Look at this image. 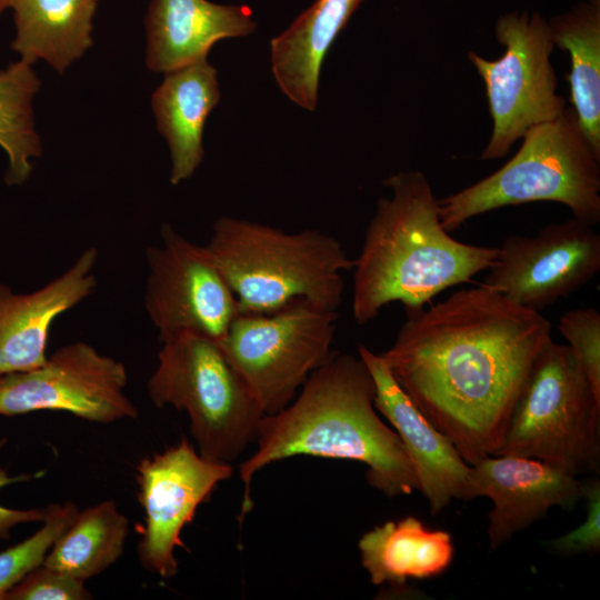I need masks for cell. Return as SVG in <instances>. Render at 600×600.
I'll list each match as a JSON object with an SVG mask.
<instances>
[{
	"label": "cell",
	"mask_w": 600,
	"mask_h": 600,
	"mask_svg": "<svg viewBox=\"0 0 600 600\" xmlns=\"http://www.w3.org/2000/svg\"><path fill=\"white\" fill-rule=\"evenodd\" d=\"M551 324L479 284L406 308L381 353L396 382L469 464L494 454Z\"/></svg>",
	"instance_id": "obj_1"
},
{
	"label": "cell",
	"mask_w": 600,
	"mask_h": 600,
	"mask_svg": "<svg viewBox=\"0 0 600 600\" xmlns=\"http://www.w3.org/2000/svg\"><path fill=\"white\" fill-rule=\"evenodd\" d=\"M374 392L372 376L360 357L333 352L286 408L264 414L258 424V448L239 467L244 484L240 518L253 506V476L294 456L364 463L369 486L388 498L419 491L401 439L377 413Z\"/></svg>",
	"instance_id": "obj_2"
},
{
	"label": "cell",
	"mask_w": 600,
	"mask_h": 600,
	"mask_svg": "<svg viewBox=\"0 0 600 600\" xmlns=\"http://www.w3.org/2000/svg\"><path fill=\"white\" fill-rule=\"evenodd\" d=\"M383 184L391 197L378 200L353 260L352 316L359 324L392 302L424 307L446 289L486 271L498 254V247L469 244L449 234L422 172L400 171Z\"/></svg>",
	"instance_id": "obj_3"
},
{
	"label": "cell",
	"mask_w": 600,
	"mask_h": 600,
	"mask_svg": "<svg viewBox=\"0 0 600 600\" xmlns=\"http://www.w3.org/2000/svg\"><path fill=\"white\" fill-rule=\"evenodd\" d=\"M203 247L242 313L271 312L298 299L337 310L344 291L342 272L353 268L333 236L314 229L287 233L232 217L213 222Z\"/></svg>",
	"instance_id": "obj_4"
},
{
	"label": "cell",
	"mask_w": 600,
	"mask_h": 600,
	"mask_svg": "<svg viewBox=\"0 0 600 600\" xmlns=\"http://www.w3.org/2000/svg\"><path fill=\"white\" fill-rule=\"evenodd\" d=\"M522 139L499 170L438 200L448 232L484 212L537 201L562 203L573 218L592 227L600 221V156L573 109L530 128Z\"/></svg>",
	"instance_id": "obj_5"
},
{
	"label": "cell",
	"mask_w": 600,
	"mask_h": 600,
	"mask_svg": "<svg viewBox=\"0 0 600 600\" xmlns=\"http://www.w3.org/2000/svg\"><path fill=\"white\" fill-rule=\"evenodd\" d=\"M543 461L574 476L600 471V398L569 344L552 338L533 362L494 456Z\"/></svg>",
	"instance_id": "obj_6"
},
{
	"label": "cell",
	"mask_w": 600,
	"mask_h": 600,
	"mask_svg": "<svg viewBox=\"0 0 600 600\" xmlns=\"http://www.w3.org/2000/svg\"><path fill=\"white\" fill-rule=\"evenodd\" d=\"M161 343L150 400L186 411L198 452L231 463L256 440L262 409L220 342L184 332Z\"/></svg>",
	"instance_id": "obj_7"
},
{
	"label": "cell",
	"mask_w": 600,
	"mask_h": 600,
	"mask_svg": "<svg viewBox=\"0 0 600 600\" xmlns=\"http://www.w3.org/2000/svg\"><path fill=\"white\" fill-rule=\"evenodd\" d=\"M337 319L304 299L233 319L221 344L264 414L286 408L331 357Z\"/></svg>",
	"instance_id": "obj_8"
},
{
	"label": "cell",
	"mask_w": 600,
	"mask_h": 600,
	"mask_svg": "<svg viewBox=\"0 0 600 600\" xmlns=\"http://www.w3.org/2000/svg\"><path fill=\"white\" fill-rule=\"evenodd\" d=\"M496 37L504 47L499 59L468 53L484 82L493 120L482 160L504 157L530 128L559 118L567 109L564 98L556 91L549 22L537 12L508 13L498 20Z\"/></svg>",
	"instance_id": "obj_9"
},
{
	"label": "cell",
	"mask_w": 600,
	"mask_h": 600,
	"mask_svg": "<svg viewBox=\"0 0 600 600\" xmlns=\"http://www.w3.org/2000/svg\"><path fill=\"white\" fill-rule=\"evenodd\" d=\"M159 246L147 248L144 308L160 342L180 333L222 343L239 313L234 293L221 271L199 246L169 223Z\"/></svg>",
	"instance_id": "obj_10"
},
{
	"label": "cell",
	"mask_w": 600,
	"mask_h": 600,
	"mask_svg": "<svg viewBox=\"0 0 600 600\" xmlns=\"http://www.w3.org/2000/svg\"><path fill=\"white\" fill-rule=\"evenodd\" d=\"M122 362L77 341L56 350L32 370L0 376V414L33 411L69 412L96 423L137 419L138 409L124 393Z\"/></svg>",
	"instance_id": "obj_11"
},
{
	"label": "cell",
	"mask_w": 600,
	"mask_h": 600,
	"mask_svg": "<svg viewBox=\"0 0 600 600\" xmlns=\"http://www.w3.org/2000/svg\"><path fill=\"white\" fill-rule=\"evenodd\" d=\"M599 270L600 236L572 217L534 236L506 238L481 284L540 312L586 286Z\"/></svg>",
	"instance_id": "obj_12"
},
{
	"label": "cell",
	"mask_w": 600,
	"mask_h": 600,
	"mask_svg": "<svg viewBox=\"0 0 600 600\" xmlns=\"http://www.w3.org/2000/svg\"><path fill=\"white\" fill-rule=\"evenodd\" d=\"M231 463L202 457L188 439L144 458L137 467L138 500L143 510L138 557L142 567L162 579L178 571L181 532L217 484L232 476Z\"/></svg>",
	"instance_id": "obj_13"
},
{
	"label": "cell",
	"mask_w": 600,
	"mask_h": 600,
	"mask_svg": "<svg viewBox=\"0 0 600 600\" xmlns=\"http://www.w3.org/2000/svg\"><path fill=\"white\" fill-rule=\"evenodd\" d=\"M583 494V481L540 460L518 456H487L471 464L469 500L488 497L487 536L494 550L543 518L553 507L572 509Z\"/></svg>",
	"instance_id": "obj_14"
},
{
	"label": "cell",
	"mask_w": 600,
	"mask_h": 600,
	"mask_svg": "<svg viewBox=\"0 0 600 600\" xmlns=\"http://www.w3.org/2000/svg\"><path fill=\"white\" fill-rule=\"evenodd\" d=\"M358 351L374 382V407L401 439L430 513L437 516L452 500H469L471 464L400 388L381 353L362 344Z\"/></svg>",
	"instance_id": "obj_15"
},
{
	"label": "cell",
	"mask_w": 600,
	"mask_h": 600,
	"mask_svg": "<svg viewBox=\"0 0 600 600\" xmlns=\"http://www.w3.org/2000/svg\"><path fill=\"white\" fill-rule=\"evenodd\" d=\"M96 247H89L62 274L42 288L16 294L0 284V376L42 366L53 321L97 287Z\"/></svg>",
	"instance_id": "obj_16"
},
{
	"label": "cell",
	"mask_w": 600,
	"mask_h": 600,
	"mask_svg": "<svg viewBox=\"0 0 600 600\" xmlns=\"http://www.w3.org/2000/svg\"><path fill=\"white\" fill-rule=\"evenodd\" d=\"M144 23L146 64L163 73L207 59L216 42L256 28L247 6L208 0H151Z\"/></svg>",
	"instance_id": "obj_17"
},
{
	"label": "cell",
	"mask_w": 600,
	"mask_h": 600,
	"mask_svg": "<svg viewBox=\"0 0 600 600\" xmlns=\"http://www.w3.org/2000/svg\"><path fill=\"white\" fill-rule=\"evenodd\" d=\"M220 91L217 70L201 59L167 72L151 98L158 131L169 144L170 182L191 178L203 160V129Z\"/></svg>",
	"instance_id": "obj_18"
},
{
	"label": "cell",
	"mask_w": 600,
	"mask_h": 600,
	"mask_svg": "<svg viewBox=\"0 0 600 600\" xmlns=\"http://www.w3.org/2000/svg\"><path fill=\"white\" fill-rule=\"evenodd\" d=\"M362 1L317 0L271 40L273 76L292 102L316 109L322 61Z\"/></svg>",
	"instance_id": "obj_19"
},
{
	"label": "cell",
	"mask_w": 600,
	"mask_h": 600,
	"mask_svg": "<svg viewBox=\"0 0 600 600\" xmlns=\"http://www.w3.org/2000/svg\"><path fill=\"white\" fill-rule=\"evenodd\" d=\"M358 548L370 581L397 589L409 580L442 574L454 557L451 534L431 530L413 516L374 527L362 534Z\"/></svg>",
	"instance_id": "obj_20"
},
{
	"label": "cell",
	"mask_w": 600,
	"mask_h": 600,
	"mask_svg": "<svg viewBox=\"0 0 600 600\" xmlns=\"http://www.w3.org/2000/svg\"><path fill=\"white\" fill-rule=\"evenodd\" d=\"M99 0H12L16 34L11 49L20 60H43L62 73L92 46Z\"/></svg>",
	"instance_id": "obj_21"
},
{
	"label": "cell",
	"mask_w": 600,
	"mask_h": 600,
	"mask_svg": "<svg viewBox=\"0 0 600 600\" xmlns=\"http://www.w3.org/2000/svg\"><path fill=\"white\" fill-rule=\"evenodd\" d=\"M554 47L569 53L570 100L579 124L600 156V9L580 3L549 22Z\"/></svg>",
	"instance_id": "obj_22"
},
{
	"label": "cell",
	"mask_w": 600,
	"mask_h": 600,
	"mask_svg": "<svg viewBox=\"0 0 600 600\" xmlns=\"http://www.w3.org/2000/svg\"><path fill=\"white\" fill-rule=\"evenodd\" d=\"M128 533V518L113 500H104L79 510L42 563L86 582L122 556Z\"/></svg>",
	"instance_id": "obj_23"
},
{
	"label": "cell",
	"mask_w": 600,
	"mask_h": 600,
	"mask_svg": "<svg viewBox=\"0 0 600 600\" xmlns=\"http://www.w3.org/2000/svg\"><path fill=\"white\" fill-rule=\"evenodd\" d=\"M40 86L32 64L20 59L0 70V148L9 160L10 186L26 182L33 159L42 153L32 108Z\"/></svg>",
	"instance_id": "obj_24"
},
{
	"label": "cell",
	"mask_w": 600,
	"mask_h": 600,
	"mask_svg": "<svg viewBox=\"0 0 600 600\" xmlns=\"http://www.w3.org/2000/svg\"><path fill=\"white\" fill-rule=\"evenodd\" d=\"M79 512L72 502L47 507L42 527L28 539L0 552V600L31 570L42 564L47 553Z\"/></svg>",
	"instance_id": "obj_25"
},
{
	"label": "cell",
	"mask_w": 600,
	"mask_h": 600,
	"mask_svg": "<svg viewBox=\"0 0 600 600\" xmlns=\"http://www.w3.org/2000/svg\"><path fill=\"white\" fill-rule=\"evenodd\" d=\"M558 330L579 358L587 378L600 398V313L596 308H576L559 318Z\"/></svg>",
	"instance_id": "obj_26"
},
{
	"label": "cell",
	"mask_w": 600,
	"mask_h": 600,
	"mask_svg": "<svg viewBox=\"0 0 600 600\" xmlns=\"http://www.w3.org/2000/svg\"><path fill=\"white\" fill-rule=\"evenodd\" d=\"M91 593L79 580L43 563L10 589L3 600H88Z\"/></svg>",
	"instance_id": "obj_27"
},
{
	"label": "cell",
	"mask_w": 600,
	"mask_h": 600,
	"mask_svg": "<svg viewBox=\"0 0 600 600\" xmlns=\"http://www.w3.org/2000/svg\"><path fill=\"white\" fill-rule=\"evenodd\" d=\"M582 498L587 501V517L576 529L546 541L544 548L558 556L598 554L600 551V480L592 477L583 482Z\"/></svg>",
	"instance_id": "obj_28"
},
{
	"label": "cell",
	"mask_w": 600,
	"mask_h": 600,
	"mask_svg": "<svg viewBox=\"0 0 600 600\" xmlns=\"http://www.w3.org/2000/svg\"><path fill=\"white\" fill-rule=\"evenodd\" d=\"M4 443L6 439H0V450ZM28 479H30L28 476L10 477L4 469H0V489L8 484ZM46 513L47 508L19 510L0 506V538L8 539L10 530L17 524L38 521L42 522Z\"/></svg>",
	"instance_id": "obj_29"
},
{
	"label": "cell",
	"mask_w": 600,
	"mask_h": 600,
	"mask_svg": "<svg viewBox=\"0 0 600 600\" xmlns=\"http://www.w3.org/2000/svg\"><path fill=\"white\" fill-rule=\"evenodd\" d=\"M12 0H0V16L10 7Z\"/></svg>",
	"instance_id": "obj_30"
}]
</instances>
